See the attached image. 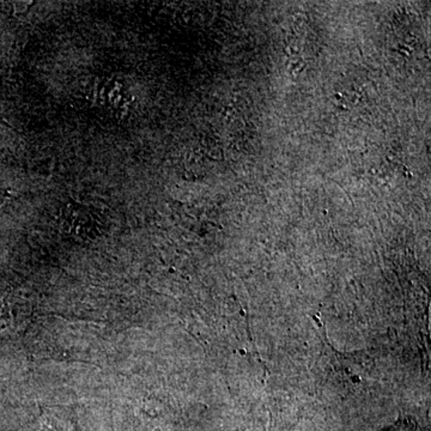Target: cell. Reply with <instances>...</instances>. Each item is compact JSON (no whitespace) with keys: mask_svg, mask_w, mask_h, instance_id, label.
Returning <instances> with one entry per match:
<instances>
[{"mask_svg":"<svg viewBox=\"0 0 431 431\" xmlns=\"http://www.w3.org/2000/svg\"><path fill=\"white\" fill-rule=\"evenodd\" d=\"M389 431H410L408 430V429H400L399 427H398V425H396V427H393V429H391V430Z\"/></svg>","mask_w":431,"mask_h":431,"instance_id":"cell-1","label":"cell"}]
</instances>
